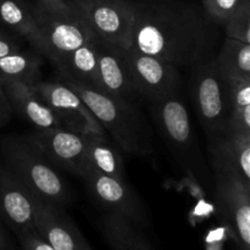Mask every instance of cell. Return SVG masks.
Here are the masks:
<instances>
[{
	"label": "cell",
	"mask_w": 250,
	"mask_h": 250,
	"mask_svg": "<svg viewBox=\"0 0 250 250\" xmlns=\"http://www.w3.org/2000/svg\"><path fill=\"white\" fill-rule=\"evenodd\" d=\"M19 50H21V44L17 39L0 28V58Z\"/></svg>",
	"instance_id": "obj_28"
},
{
	"label": "cell",
	"mask_w": 250,
	"mask_h": 250,
	"mask_svg": "<svg viewBox=\"0 0 250 250\" xmlns=\"http://www.w3.org/2000/svg\"><path fill=\"white\" fill-rule=\"evenodd\" d=\"M222 28L225 29L226 38L250 44V0H247L237 10Z\"/></svg>",
	"instance_id": "obj_25"
},
{
	"label": "cell",
	"mask_w": 250,
	"mask_h": 250,
	"mask_svg": "<svg viewBox=\"0 0 250 250\" xmlns=\"http://www.w3.org/2000/svg\"><path fill=\"white\" fill-rule=\"evenodd\" d=\"M1 82L14 114L36 129L62 127L55 112L34 90L33 84L16 80H2Z\"/></svg>",
	"instance_id": "obj_17"
},
{
	"label": "cell",
	"mask_w": 250,
	"mask_h": 250,
	"mask_svg": "<svg viewBox=\"0 0 250 250\" xmlns=\"http://www.w3.org/2000/svg\"><path fill=\"white\" fill-rule=\"evenodd\" d=\"M0 24L31 43L37 32L33 2L27 0H0Z\"/></svg>",
	"instance_id": "obj_21"
},
{
	"label": "cell",
	"mask_w": 250,
	"mask_h": 250,
	"mask_svg": "<svg viewBox=\"0 0 250 250\" xmlns=\"http://www.w3.org/2000/svg\"><path fill=\"white\" fill-rule=\"evenodd\" d=\"M23 137L54 167L81 177L85 168L87 136L63 127H55L34 129Z\"/></svg>",
	"instance_id": "obj_10"
},
{
	"label": "cell",
	"mask_w": 250,
	"mask_h": 250,
	"mask_svg": "<svg viewBox=\"0 0 250 250\" xmlns=\"http://www.w3.org/2000/svg\"><path fill=\"white\" fill-rule=\"evenodd\" d=\"M225 78L229 98V119L226 129L250 132V78L239 76H225Z\"/></svg>",
	"instance_id": "obj_22"
},
{
	"label": "cell",
	"mask_w": 250,
	"mask_h": 250,
	"mask_svg": "<svg viewBox=\"0 0 250 250\" xmlns=\"http://www.w3.org/2000/svg\"><path fill=\"white\" fill-rule=\"evenodd\" d=\"M60 80L80 95L120 150L137 158L153 153L151 127L136 103L115 97L88 83L68 78Z\"/></svg>",
	"instance_id": "obj_2"
},
{
	"label": "cell",
	"mask_w": 250,
	"mask_h": 250,
	"mask_svg": "<svg viewBox=\"0 0 250 250\" xmlns=\"http://www.w3.org/2000/svg\"><path fill=\"white\" fill-rule=\"evenodd\" d=\"M151 119L180 165L204 187L210 186V173L193 131L189 112L176 94L149 103Z\"/></svg>",
	"instance_id": "obj_4"
},
{
	"label": "cell",
	"mask_w": 250,
	"mask_h": 250,
	"mask_svg": "<svg viewBox=\"0 0 250 250\" xmlns=\"http://www.w3.org/2000/svg\"><path fill=\"white\" fill-rule=\"evenodd\" d=\"M42 58L32 51H15L0 58V80H16L28 84L41 81Z\"/></svg>",
	"instance_id": "obj_23"
},
{
	"label": "cell",
	"mask_w": 250,
	"mask_h": 250,
	"mask_svg": "<svg viewBox=\"0 0 250 250\" xmlns=\"http://www.w3.org/2000/svg\"><path fill=\"white\" fill-rule=\"evenodd\" d=\"M246 1L247 0H202V7L215 24L224 27Z\"/></svg>",
	"instance_id": "obj_26"
},
{
	"label": "cell",
	"mask_w": 250,
	"mask_h": 250,
	"mask_svg": "<svg viewBox=\"0 0 250 250\" xmlns=\"http://www.w3.org/2000/svg\"><path fill=\"white\" fill-rule=\"evenodd\" d=\"M87 167L109 177L126 181V168L121 154L119 149L107 141L106 136H87L85 168Z\"/></svg>",
	"instance_id": "obj_18"
},
{
	"label": "cell",
	"mask_w": 250,
	"mask_h": 250,
	"mask_svg": "<svg viewBox=\"0 0 250 250\" xmlns=\"http://www.w3.org/2000/svg\"><path fill=\"white\" fill-rule=\"evenodd\" d=\"M109 94L136 103L139 99L125 49L98 37V87Z\"/></svg>",
	"instance_id": "obj_14"
},
{
	"label": "cell",
	"mask_w": 250,
	"mask_h": 250,
	"mask_svg": "<svg viewBox=\"0 0 250 250\" xmlns=\"http://www.w3.org/2000/svg\"><path fill=\"white\" fill-rule=\"evenodd\" d=\"M34 5V4H33ZM37 32L32 46L54 63L58 72L65 66L68 56L95 36L92 27L71 2L62 11H48L34 5Z\"/></svg>",
	"instance_id": "obj_5"
},
{
	"label": "cell",
	"mask_w": 250,
	"mask_h": 250,
	"mask_svg": "<svg viewBox=\"0 0 250 250\" xmlns=\"http://www.w3.org/2000/svg\"><path fill=\"white\" fill-rule=\"evenodd\" d=\"M16 238L22 250H55L36 229L20 232L16 234Z\"/></svg>",
	"instance_id": "obj_27"
},
{
	"label": "cell",
	"mask_w": 250,
	"mask_h": 250,
	"mask_svg": "<svg viewBox=\"0 0 250 250\" xmlns=\"http://www.w3.org/2000/svg\"><path fill=\"white\" fill-rule=\"evenodd\" d=\"M214 172H227L250 183V132L226 129L208 144Z\"/></svg>",
	"instance_id": "obj_15"
},
{
	"label": "cell",
	"mask_w": 250,
	"mask_h": 250,
	"mask_svg": "<svg viewBox=\"0 0 250 250\" xmlns=\"http://www.w3.org/2000/svg\"><path fill=\"white\" fill-rule=\"evenodd\" d=\"M214 192L238 250H250V183L227 172H214Z\"/></svg>",
	"instance_id": "obj_12"
},
{
	"label": "cell",
	"mask_w": 250,
	"mask_h": 250,
	"mask_svg": "<svg viewBox=\"0 0 250 250\" xmlns=\"http://www.w3.org/2000/svg\"><path fill=\"white\" fill-rule=\"evenodd\" d=\"M60 78L80 81L98 87V36L76 49L59 72Z\"/></svg>",
	"instance_id": "obj_20"
},
{
	"label": "cell",
	"mask_w": 250,
	"mask_h": 250,
	"mask_svg": "<svg viewBox=\"0 0 250 250\" xmlns=\"http://www.w3.org/2000/svg\"><path fill=\"white\" fill-rule=\"evenodd\" d=\"M12 115H14V112H12L9 100H7L6 94L4 92L2 82L0 80V127H4L5 125L9 124Z\"/></svg>",
	"instance_id": "obj_30"
},
{
	"label": "cell",
	"mask_w": 250,
	"mask_h": 250,
	"mask_svg": "<svg viewBox=\"0 0 250 250\" xmlns=\"http://www.w3.org/2000/svg\"><path fill=\"white\" fill-rule=\"evenodd\" d=\"M98 224L112 250H153L138 227L119 215L104 212Z\"/></svg>",
	"instance_id": "obj_19"
},
{
	"label": "cell",
	"mask_w": 250,
	"mask_h": 250,
	"mask_svg": "<svg viewBox=\"0 0 250 250\" xmlns=\"http://www.w3.org/2000/svg\"><path fill=\"white\" fill-rule=\"evenodd\" d=\"M80 178H82L89 194L105 212L119 215L139 229L148 226L146 205L127 181L109 177L88 167L84 168Z\"/></svg>",
	"instance_id": "obj_7"
},
{
	"label": "cell",
	"mask_w": 250,
	"mask_h": 250,
	"mask_svg": "<svg viewBox=\"0 0 250 250\" xmlns=\"http://www.w3.org/2000/svg\"><path fill=\"white\" fill-rule=\"evenodd\" d=\"M0 161L33 197L63 209L71 203L65 178L23 136L0 137Z\"/></svg>",
	"instance_id": "obj_3"
},
{
	"label": "cell",
	"mask_w": 250,
	"mask_h": 250,
	"mask_svg": "<svg viewBox=\"0 0 250 250\" xmlns=\"http://www.w3.org/2000/svg\"><path fill=\"white\" fill-rule=\"evenodd\" d=\"M0 250H15L14 242L1 220H0Z\"/></svg>",
	"instance_id": "obj_31"
},
{
	"label": "cell",
	"mask_w": 250,
	"mask_h": 250,
	"mask_svg": "<svg viewBox=\"0 0 250 250\" xmlns=\"http://www.w3.org/2000/svg\"><path fill=\"white\" fill-rule=\"evenodd\" d=\"M39 97L55 112L63 128L78 132L84 136H106L94 115L90 112L80 95L62 81H39L33 84Z\"/></svg>",
	"instance_id": "obj_11"
},
{
	"label": "cell",
	"mask_w": 250,
	"mask_h": 250,
	"mask_svg": "<svg viewBox=\"0 0 250 250\" xmlns=\"http://www.w3.org/2000/svg\"><path fill=\"white\" fill-rule=\"evenodd\" d=\"M189 93L208 139L224 132L229 119V87L215 58L192 67Z\"/></svg>",
	"instance_id": "obj_6"
},
{
	"label": "cell",
	"mask_w": 250,
	"mask_h": 250,
	"mask_svg": "<svg viewBox=\"0 0 250 250\" xmlns=\"http://www.w3.org/2000/svg\"><path fill=\"white\" fill-rule=\"evenodd\" d=\"M34 229L55 250H93L65 209L34 197Z\"/></svg>",
	"instance_id": "obj_13"
},
{
	"label": "cell",
	"mask_w": 250,
	"mask_h": 250,
	"mask_svg": "<svg viewBox=\"0 0 250 250\" xmlns=\"http://www.w3.org/2000/svg\"><path fill=\"white\" fill-rule=\"evenodd\" d=\"M34 197L0 161V220L16 236L34 229Z\"/></svg>",
	"instance_id": "obj_16"
},
{
	"label": "cell",
	"mask_w": 250,
	"mask_h": 250,
	"mask_svg": "<svg viewBox=\"0 0 250 250\" xmlns=\"http://www.w3.org/2000/svg\"><path fill=\"white\" fill-rule=\"evenodd\" d=\"M215 61L225 76L250 78V44L248 43L225 37L221 49L215 55Z\"/></svg>",
	"instance_id": "obj_24"
},
{
	"label": "cell",
	"mask_w": 250,
	"mask_h": 250,
	"mask_svg": "<svg viewBox=\"0 0 250 250\" xmlns=\"http://www.w3.org/2000/svg\"><path fill=\"white\" fill-rule=\"evenodd\" d=\"M125 53L139 99L153 103L178 93L181 73L177 66L132 48L125 49Z\"/></svg>",
	"instance_id": "obj_9"
},
{
	"label": "cell",
	"mask_w": 250,
	"mask_h": 250,
	"mask_svg": "<svg viewBox=\"0 0 250 250\" xmlns=\"http://www.w3.org/2000/svg\"><path fill=\"white\" fill-rule=\"evenodd\" d=\"M32 2L39 9L48 11H62L71 7L70 0H32Z\"/></svg>",
	"instance_id": "obj_29"
},
{
	"label": "cell",
	"mask_w": 250,
	"mask_h": 250,
	"mask_svg": "<svg viewBox=\"0 0 250 250\" xmlns=\"http://www.w3.org/2000/svg\"><path fill=\"white\" fill-rule=\"evenodd\" d=\"M103 41L124 49L131 46L133 1L131 0H70Z\"/></svg>",
	"instance_id": "obj_8"
},
{
	"label": "cell",
	"mask_w": 250,
	"mask_h": 250,
	"mask_svg": "<svg viewBox=\"0 0 250 250\" xmlns=\"http://www.w3.org/2000/svg\"><path fill=\"white\" fill-rule=\"evenodd\" d=\"M131 46L180 67L192 68L215 58L222 27L202 5L185 0L133 1Z\"/></svg>",
	"instance_id": "obj_1"
}]
</instances>
